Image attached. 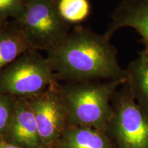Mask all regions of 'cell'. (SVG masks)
<instances>
[{"label": "cell", "mask_w": 148, "mask_h": 148, "mask_svg": "<svg viewBox=\"0 0 148 148\" xmlns=\"http://www.w3.org/2000/svg\"><path fill=\"white\" fill-rule=\"evenodd\" d=\"M104 34L81 26L47 51V58L57 81L82 82L96 80L127 81L117 51Z\"/></svg>", "instance_id": "6da1fadb"}, {"label": "cell", "mask_w": 148, "mask_h": 148, "mask_svg": "<svg viewBox=\"0 0 148 148\" xmlns=\"http://www.w3.org/2000/svg\"><path fill=\"white\" fill-rule=\"evenodd\" d=\"M56 82L34 97L27 98L34 112L42 148H56L68 125V115Z\"/></svg>", "instance_id": "8992f818"}, {"label": "cell", "mask_w": 148, "mask_h": 148, "mask_svg": "<svg viewBox=\"0 0 148 148\" xmlns=\"http://www.w3.org/2000/svg\"><path fill=\"white\" fill-rule=\"evenodd\" d=\"M56 148H114L106 133L81 125H68Z\"/></svg>", "instance_id": "9c48e42d"}, {"label": "cell", "mask_w": 148, "mask_h": 148, "mask_svg": "<svg viewBox=\"0 0 148 148\" xmlns=\"http://www.w3.org/2000/svg\"><path fill=\"white\" fill-rule=\"evenodd\" d=\"M29 49L15 21H5L0 28V72Z\"/></svg>", "instance_id": "30bf717a"}, {"label": "cell", "mask_w": 148, "mask_h": 148, "mask_svg": "<svg viewBox=\"0 0 148 148\" xmlns=\"http://www.w3.org/2000/svg\"><path fill=\"white\" fill-rule=\"evenodd\" d=\"M125 71L126 82L135 100L148 113V50L143 49Z\"/></svg>", "instance_id": "8fae6325"}, {"label": "cell", "mask_w": 148, "mask_h": 148, "mask_svg": "<svg viewBox=\"0 0 148 148\" xmlns=\"http://www.w3.org/2000/svg\"><path fill=\"white\" fill-rule=\"evenodd\" d=\"M126 81L96 80L57 83L68 115V125L92 127L106 133L112 114V100Z\"/></svg>", "instance_id": "7a4b0ae2"}, {"label": "cell", "mask_w": 148, "mask_h": 148, "mask_svg": "<svg viewBox=\"0 0 148 148\" xmlns=\"http://www.w3.org/2000/svg\"><path fill=\"white\" fill-rule=\"evenodd\" d=\"M106 134L118 148H148V113L140 108L125 82L112 100Z\"/></svg>", "instance_id": "5b68a950"}, {"label": "cell", "mask_w": 148, "mask_h": 148, "mask_svg": "<svg viewBox=\"0 0 148 148\" xmlns=\"http://www.w3.org/2000/svg\"><path fill=\"white\" fill-rule=\"evenodd\" d=\"M57 9L66 23H78L89 15L90 4L88 0H56Z\"/></svg>", "instance_id": "7c38bea8"}, {"label": "cell", "mask_w": 148, "mask_h": 148, "mask_svg": "<svg viewBox=\"0 0 148 148\" xmlns=\"http://www.w3.org/2000/svg\"><path fill=\"white\" fill-rule=\"evenodd\" d=\"M25 0H0V20H16L23 12Z\"/></svg>", "instance_id": "5bb4252c"}, {"label": "cell", "mask_w": 148, "mask_h": 148, "mask_svg": "<svg viewBox=\"0 0 148 148\" xmlns=\"http://www.w3.org/2000/svg\"><path fill=\"white\" fill-rule=\"evenodd\" d=\"M29 1V0H25V2H26V1Z\"/></svg>", "instance_id": "e0dca14e"}, {"label": "cell", "mask_w": 148, "mask_h": 148, "mask_svg": "<svg viewBox=\"0 0 148 148\" xmlns=\"http://www.w3.org/2000/svg\"><path fill=\"white\" fill-rule=\"evenodd\" d=\"M0 148H22L21 147L10 143L3 139L0 138Z\"/></svg>", "instance_id": "9a60e30c"}, {"label": "cell", "mask_w": 148, "mask_h": 148, "mask_svg": "<svg viewBox=\"0 0 148 148\" xmlns=\"http://www.w3.org/2000/svg\"><path fill=\"white\" fill-rule=\"evenodd\" d=\"M58 82L47 58L29 49L0 72V93L30 98Z\"/></svg>", "instance_id": "277c9868"}, {"label": "cell", "mask_w": 148, "mask_h": 148, "mask_svg": "<svg viewBox=\"0 0 148 148\" xmlns=\"http://www.w3.org/2000/svg\"><path fill=\"white\" fill-rule=\"evenodd\" d=\"M131 27L141 36L145 50H148V0H123L114 9L111 21L104 33L110 40L118 29Z\"/></svg>", "instance_id": "ba28073f"}, {"label": "cell", "mask_w": 148, "mask_h": 148, "mask_svg": "<svg viewBox=\"0 0 148 148\" xmlns=\"http://www.w3.org/2000/svg\"><path fill=\"white\" fill-rule=\"evenodd\" d=\"M1 139L22 148H42L34 112L27 98H16L10 124Z\"/></svg>", "instance_id": "52a82bcc"}, {"label": "cell", "mask_w": 148, "mask_h": 148, "mask_svg": "<svg viewBox=\"0 0 148 148\" xmlns=\"http://www.w3.org/2000/svg\"><path fill=\"white\" fill-rule=\"evenodd\" d=\"M15 101V97L0 93V138H3L10 124Z\"/></svg>", "instance_id": "4fadbf2b"}, {"label": "cell", "mask_w": 148, "mask_h": 148, "mask_svg": "<svg viewBox=\"0 0 148 148\" xmlns=\"http://www.w3.org/2000/svg\"><path fill=\"white\" fill-rule=\"evenodd\" d=\"M5 21H1V20H0V28H1V27L2 26V25L4 23Z\"/></svg>", "instance_id": "2e32d148"}, {"label": "cell", "mask_w": 148, "mask_h": 148, "mask_svg": "<svg viewBox=\"0 0 148 148\" xmlns=\"http://www.w3.org/2000/svg\"><path fill=\"white\" fill-rule=\"evenodd\" d=\"M32 49L49 51L63 40L69 32L56 0H29L23 12L14 20Z\"/></svg>", "instance_id": "3957f363"}]
</instances>
